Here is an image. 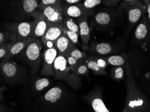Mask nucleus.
Returning <instances> with one entry per match:
<instances>
[{"mask_svg": "<svg viewBox=\"0 0 150 112\" xmlns=\"http://www.w3.org/2000/svg\"><path fill=\"white\" fill-rule=\"evenodd\" d=\"M119 7L125 11L128 15V32H131L147 12L146 5L139 1H124Z\"/></svg>", "mask_w": 150, "mask_h": 112, "instance_id": "obj_1", "label": "nucleus"}, {"mask_svg": "<svg viewBox=\"0 0 150 112\" xmlns=\"http://www.w3.org/2000/svg\"><path fill=\"white\" fill-rule=\"evenodd\" d=\"M42 49V44L37 39L18 54L21 58L30 66L33 72L36 73L39 67Z\"/></svg>", "mask_w": 150, "mask_h": 112, "instance_id": "obj_2", "label": "nucleus"}, {"mask_svg": "<svg viewBox=\"0 0 150 112\" xmlns=\"http://www.w3.org/2000/svg\"><path fill=\"white\" fill-rule=\"evenodd\" d=\"M55 78L58 80H64L69 83H75L77 79V75L73 72L67 63L64 56L58 54L53 66Z\"/></svg>", "mask_w": 150, "mask_h": 112, "instance_id": "obj_3", "label": "nucleus"}, {"mask_svg": "<svg viewBox=\"0 0 150 112\" xmlns=\"http://www.w3.org/2000/svg\"><path fill=\"white\" fill-rule=\"evenodd\" d=\"M112 9L99 12L95 14L94 17L95 24L102 27H107L114 24L115 18L124 11L120 7L118 9Z\"/></svg>", "mask_w": 150, "mask_h": 112, "instance_id": "obj_4", "label": "nucleus"}, {"mask_svg": "<svg viewBox=\"0 0 150 112\" xmlns=\"http://www.w3.org/2000/svg\"><path fill=\"white\" fill-rule=\"evenodd\" d=\"M33 21L23 22L18 23H6L5 29L12 31L16 37L17 41L31 37Z\"/></svg>", "mask_w": 150, "mask_h": 112, "instance_id": "obj_5", "label": "nucleus"}, {"mask_svg": "<svg viewBox=\"0 0 150 112\" xmlns=\"http://www.w3.org/2000/svg\"><path fill=\"white\" fill-rule=\"evenodd\" d=\"M30 15L32 16L34 19L31 37L38 39L40 38H42L45 34L50 23L48 21L42 12L40 11L33 13Z\"/></svg>", "mask_w": 150, "mask_h": 112, "instance_id": "obj_6", "label": "nucleus"}, {"mask_svg": "<svg viewBox=\"0 0 150 112\" xmlns=\"http://www.w3.org/2000/svg\"><path fill=\"white\" fill-rule=\"evenodd\" d=\"M40 12H42L49 23L63 24L64 17L60 1L56 4L47 6Z\"/></svg>", "mask_w": 150, "mask_h": 112, "instance_id": "obj_7", "label": "nucleus"}, {"mask_svg": "<svg viewBox=\"0 0 150 112\" xmlns=\"http://www.w3.org/2000/svg\"><path fill=\"white\" fill-rule=\"evenodd\" d=\"M64 34L63 24L50 23L44 36L42 38V41L46 48H50L54 46L55 41Z\"/></svg>", "mask_w": 150, "mask_h": 112, "instance_id": "obj_8", "label": "nucleus"}, {"mask_svg": "<svg viewBox=\"0 0 150 112\" xmlns=\"http://www.w3.org/2000/svg\"><path fill=\"white\" fill-rule=\"evenodd\" d=\"M58 52L55 46L50 48H45L42 54L44 65L41 71L43 75H54L53 69V65L58 56Z\"/></svg>", "mask_w": 150, "mask_h": 112, "instance_id": "obj_9", "label": "nucleus"}, {"mask_svg": "<svg viewBox=\"0 0 150 112\" xmlns=\"http://www.w3.org/2000/svg\"><path fill=\"white\" fill-rule=\"evenodd\" d=\"M64 17L79 18L91 15L93 10H88L84 7L82 3L74 5H62Z\"/></svg>", "mask_w": 150, "mask_h": 112, "instance_id": "obj_10", "label": "nucleus"}, {"mask_svg": "<svg viewBox=\"0 0 150 112\" xmlns=\"http://www.w3.org/2000/svg\"><path fill=\"white\" fill-rule=\"evenodd\" d=\"M1 73L3 78L8 81L17 79L20 70L18 66L10 59H3L1 61Z\"/></svg>", "mask_w": 150, "mask_h": 112, "instance_id": "obj_11", "label": "nucleus"}, {"mask_svg": "<svg viewBox=\"0 0 150 112\" xmlns=\"http://www.w3.org/2000/svg\"><path fill=\"white\" fill-rule=\"evenodd\" d=\"M150 25L147 22L146 16H144L141 20L134 33L136 41L140 44H144L145 40H146L148 38L150 32Z\"/></svg>", "mask_w": 150, "mask_h": 112, "instance_id": "obj_12", "label": "nucleus"}, {"mask_svg": "<svg viewBox=\"0 0 150 112\" xmlns=\"http://www.w3.org/2000/svg\"><path fill=\"white\" fill-rule=\"evenodd\" d=\"M80 29V35L85 50H88V42L91 39L90 29L88 23V17L77 18L76 21Z\"/></svg>", "mask_w": 150, "mask_h": 112, "instance_id": "obj_13", "label": "nucleus"}, {"mask_svg": "<svg viewBox=\"0 0 150 112\" xmlns=\"http://www.w3.org/2000/svg\"><path fill=\"white\" fill-rule=\"evenodd\" d=\"M119 48L108 43H100L92 45L90 51L96 54L98 56L109 55L116 53Z\"/></svg>", "mask_w": 150, "mask_h": 112, "instance_id": "obj_14", "label": "nucleus"}, {"mask_svg": "<svg viewBox=\"0 0 150 112\" xmlns=\"http://www.w3.org/2000/svg\"><path fill=\"white\" fill-rule=\"evenodd\" d=\"M37 39L34 38L32 37L27 38L22 40H18L15 42L13 43L11 47L10 48L8 53L7 59H11L20 54L23 50L29 45L33 41L36 40Z\"/></svg>", "mask_w": 150, "mask_h": 112, "instance_id": "obj_15", "label": "nucleus"}, {"mask_svg": "<svg viewBox=\"0 0 150 112\" xmlns=\"http://www.w3.org/2000/svg\"><path fill=\"white\" fill-rule=\"evenodd\" d=\"M54 46L57 49L58 54L64 56L76 45L74 44L64 33L55 41Z\"/></svg>", "mask_w": 150, "mask_h": 112, "instance_id": "obj_16", "label": "nucleus"}, {"mask_svg": "<svg viewBox=\"0 0 150 112\" xmlns=\"http://www.w3.org/2000/svg\"><path fill=\"white\" fill-rule=\"evenodd\" d=\"M63 91L60 87H55L50 89L44 96V98L47 101L51 103H56L62 97Z\"/></svg>", "mask_w": 150, "mask_h": 112, "instance_id": "obj_17", "label": "nucleus"}, {"mask_svg": "<svg viewBox=\"0 0 150 112\" xmlns=\"http://www.w3.org/2000/svg\"><path fill=\"white\" fill-rule=\"evenodd\" d=\"M84 61L87 66L88 69L91 70L95 75H108V73L106 71L101 69L98 66L96 61L94 60L92 56L90 58H87L84 60Z\"/></svg>", "mask_w": 150, "mask_h": 112, "instance_id": "obj_18", "label": "nucleus"}, {"mask_svg": "<svg viewBox=\"0 0 150 112\" xmlns=\"http://www.w3.org/2000/svg\"><path fill=\"white\" fill-rule=\"evenodd\" d=\"M17 41L16 35L10 30H1L0 32V46L8 43H14Z\"/></svg>", "mask_w": 150, "mask_h": 112, "instance_id": "obj_19", "label": "nucleus"}, {"mask_svg": "<svg viewBox=\"0 0 150 112\" xmlns=\"http://www.w3.org/2000/svg\"><path fill=\"white\" fill-rule=\"evenodd\" d=\"M63 25L67 30L76 33L78 35H80L79 26L74 18L64 17L63 20Z\"/></svg>", "mask_w": 150, "mask_h": 112, "instance_id": "obj_20", "label": "nucleus"}, {"mask_svg": "<svg viewBox=\"0 0 150 112\" xmlns=\"http://www.w3.org/2000/svg\"><path fill=\"white\" fill-rule=\"evenodd\" d=\"M103 58L107 61L108 64L113 66H122L124 65L126 62L125 59L121 56H110Z\"/></svg>", "mask_w": 150, "mask_h": 112, "instance_id": "obj_21", "label": "nucleus"}, {"mask_svg": "<svg viewBox=\"0 0 150 112\" xmlns=\"http://www.w3.org/2000/svg\"><path fill=\"white\" fill-rule=\"evenodd\" d=\"M66 55L70 56L79 61L84 60L88 56L86 52L79 50L76 46L71 49L64 56Z\"/></svg>", "mask_w": 150, "mask_h": 112, "instance_id": "obj_22", "label": "nucleus"}, {"mask_svg": "<svg viewBox=\"0 0 150 112\" xmlns=\"http://www.w3.org/2000/svg\"><path fill=\"white\" fill-rule=\"evenodd\" d=\"M92 106L95 112H110L102 99L96 98L92 102Z\"/></svg>", "mask_w": 150, "mask_h": 112, "instance_id": "obj_23", "label": "nucleus"}, {"mask_svg": "<svg viewBox=\"0 0 150 112\" xmlns=\"http://www.w3.org/2000/svg\"><path fill=\"white\" fill-rule=\"evenodd\" d=\"M88 69L84 60L81 61L79 64L72 70L76 75H83L88 76Z\"/></svg>", "mask_w": 150, "mask_h": 112, "instance_id": "obj_24", "label": "nucleus"}, {"mask_svg": "<svg viewBox=\"0 0 150 112\" xmlns=\"http://www.w3.org/2000/svg\"><path fill=\"white\" fill-rule=\"evenodd\" d=\"M112 77L114 80L117 81L121 80L124 77V71L121 66H115L112 69Z\"/></svg>", "mask_w": 150, "mask_h": 112, "instance_id": "obj_25", "label": "nucleus"}, {"mask_svg": "<svg viewBox=\"0 0 150 112\" xmlns=\"http://www.w3.org/2000/svg\"><path fill=\"white\" fill-rule=\"evenodd\" d=\"M50 85L49 80L46 78L39 79L35 82V87L36 90L38 91H42L45 88L47 87Z\"/></svg>", "mask_w": 150, "mask_h": 112, "instance_id": "obj_26", "label": "nucleus"}, {"mask_svg": "<svg viewBox=\"0 0 150 112\" xmlns=\"http://www.w3.org/2000/svg\"><path fill=\"white\" fill-rule=\"evenodd\" d=\"M64 33L74 44L76 45V44H77L78 37L79 35H78L77 33L67 30L64 26Z\"/></svg>", "mask_w": 150, "mask_h": 112, "instance_id": "obj_27", "label": "nucleus"}, {"mask_svg": "<svg viewBox=\"0 0 150 112\" xmlns=\"http://www.w3.org/2000/svg\"><path fill=\"white\" fill-rule=\"evenodd\" d=\"M101 0H86L82 4L84 7L88 10H93L95 6L102 4Z\"/></svg>", "mask_w": 150, "mask_h": 112, "instance_id": "obj_28", "label": "nucleus"}, {"mask_svg": "<svg viewBox=\"0 0 150 112\" xmlns=\"http://www.w3.org/2000/svg\"><path fill=\"white\" fill-rule=\"evenodd\" d=\"M13 43L9 42L0 46V58L3 59L6 58L10 48L12 45Z\"/></svg>", "mask_w": 150, "mask_h": 112, "instance_id": "obj_29", "label": "nucleus"}, {"mask_svg": "<svg viewBox=\"0 0 150 112\" xmlns=\"http://www.w3.org/2000/svg\"><path fill=\"white\" fill-rule=\"evenodd\" d=\"M59 1V0H42L39 3L38 9H39V11H42L47 6L56 4Z\"/></svg>", "mask_w": 150, "mask_h": 112, "instance_id": "obj_30", "label": "nucleus"}, {"mask_svg": "<svg viewBox=\"0 0 150 112\" xmlns=\"http://www.w3.org/2000/svg\"><path fill=\"white\" fill-rule=\"evenodd\" d=\"M94 60L96 61L98 66L104 70L106 69V67L108 66V63L107 61L102 56H92Z\"/></svg>", "mask_w": 150, "mask_h": 112, "instance_id": "obj_31", "label": "nucleus"}, {"mask_svg": "<svg viewBox=\"0 0 150 112\" xmlns=\"http://www.w3.org/2000/svg\"><path fill=\"white\" fill-rule=\"evenodd\" d=\"M64 56L67 59V63L69 64V66L71 68L72 71L79 64V62L81 61L77 60V59L71 57L70 56L66 55Z\"/></svg>", "mask_w": 150, "mask_h": 112, "instance_id": "obj_32", "label": "nucleus"}, {"mask_svg": "<svg viewBox=\"0 0 150 112\" xmlns=\"http://www.w3.org/2000/svg\"><path fill=\"white\" fill-rule=\"evenodd\" d=\"M120 1L117 0H103L102 1V4L109 7L117 6L118 4Z\"/></svg>", "mask_w": 150, "mask_h": 112, "instance_id": "obj_33", "label": "nucleus"}, {"mask_svg": "<svg viewBox=\"0 0 150 112\" xmlns=\"http://www.w3.org/2000/svg\"><path fill=\"white\" fill-rule=\"evenodd\" d=\"M64 4L67 5H74L81 3V1L80 0H65L63 1Z\"/></svg>", "mask_w": 150, "mask_h": 112, "instance_id": "obj_34", "label": "nucleus"}, {"mask_svg": "<svg viewBox=\"0 0 150 112\" xmlns=\"http://www.w3.org/2000/svg\"><path fill=\"white\" fill-rule=\"evenodd\" d=\"M144 3L147 6V15L146 16L147 22L149 23V25H150V4L146 2V1H144Z\"/></svg>", "mask_w": 150, "mask_h": 112, "instance_id": "obj_35", "label": "nucleus"}, {"mask_svg": "<svg viewBox=\"0 0 150 112\" xmlns=\"http://www.w3.org/2000/svg\"><path fill=\"white\" fill-rule=\"evenodd\" d=\"M146 2L150 4V1H146Z\"/></svg>", "mask_w": 150, "mask_h": 112, "instance_id": "obj_36", "label": "nucleus"}]
</instances>
